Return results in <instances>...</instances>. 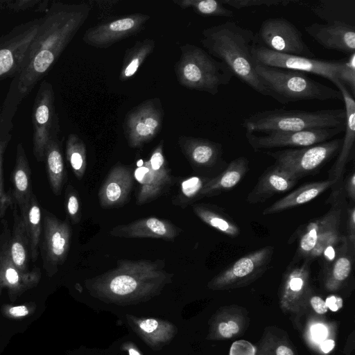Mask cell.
I'll use <instances>...</instances> for the list:
<instances>
[{"instance_id": "bcb514c9", "label": "cell", "mask_w": 355, "mask_h": 355, "mask_svg": "<svg viewBox=\"0 0 355 355\" xmlns=\"http://www.w3.org/2000/svg\"><path fill=\"white\" fill-rule=\"evenodd\" d=\"M94 2L98 6V19L102 21L108 20L116 4L119 3V1L116 0L96 1Z\"/></svg>"}, {"instance_id": "7402d4cb", "label": "cell", "mask_w": 355, "mask_h": 355, "mask_svg": "<svg viewBox=\"0 0 355 355\" xmlns=\"http://www.w3.org/2000/svg\"><path fill=\"white\" fill-rule=\"evenodd\" d=\"M181 232V229L171 221L151 216L117 225L110 231V234L119 238H152L173 241Z\"/></svg>"}, {"instance_id": "8992f818", "label": "cell", "mask_w": 355, "mask_h": 355, "mask_svg": "<svg viewBox=\"0 0 355 355\" xmlns=\"http://www.w3.org/2000/svg\"><path fill=\"white\" fill-rule=\"evenodd\" d=\"M180 59L174 65L178 83L189 89L216 95L221 85H227L234 75L227 65L199 46H180Z\"/></svg>"}, {"instance_id": "7c38bea8", "label": "cell", "mask_w": 355, "mask_h": 355, "mask_svg": "<svg viewBox=\"0 0 355 355\" xmlns=\"http://www.w3.org/2000/svg\"><path fill=\"white\" fill-rule=\"evenodd\" d=\"M164 116L158 98L146 100L130 110L123 125L128 146L139 148L152 141L162 129Z\"/></svg>"}, {"instance_id": "4316f807", "label": "cell", "mask_w": 355, "mask_h": 355, "mask_svg": "<svg viewBox=\"0 0 355 355\" xmlns=\"http://www.w3.org/2000/svg\"><path fill=\"white\" fill-rule=\"evenodd\" d=\"M335 184L334 180L327 178L303 184L266 208L263 215L277 214L309 202Z\"/></svg>"}, {"instance_id": "83f0119b", "label": "cell", "mask_w": 355, "mask_h": 355, "mask_svg": "<svg viewBox=\"0 0 355 355\" xmlns=\"http://www.w3.org/2000/svg\"><path fill=\"white\" fill-rule=\"evenodd\" d=\"M11 195L14 202L20 208L29 201L34 193L31 184V170L21 143L17 146L15 164L11 174Z\"/></svg>"}, {"instance_id": "4fadbf2b", "label": "cell", "mask_w": 355, "mask_h": 355, "mask_svg": "<svg viewBox=\"0 0 355 355\" xmlns=\"http://www.w3.org/2000/svg\"><path fill=\"white\" fill-rule=\"evenodd\" d=\"M43 234L40 247L43 267L49 276L58 270L67 259L71 240V228L67 220H61L47 213L42 224Z\"/></svg>"}, {"instance_id": "cb8c5ba5", "label": "cell", "mask_w": 355, "mask_h": 355, "mask_svg": "<svg viewBox=\"0 0 355 355\" xmlns=\"http://www.w3.org/2000/svg\"><path fill=\"white\" fill-rule=\"evenodd\" d=\"M20 103L11 93H7L0 108V219L3 218L8 209L13 205L12 195L4 188L3 163L7 147L12 139L13 119Z\"/></svg>"}, {"instance_id": "b9f144b4", "label": "cell", "mask_w": 355, "mask_h": 355, "mask_svg": "<svg viewBox=\"0 0 355 355\" xmlns=\"http://www.w3.org/2000/svg\"><path fill=\"white\" fill-rule=\"evenodd\" d=\"M342 82L354 97L355 94V53L345 58L343 70L340 75Z\"/></svg>"}, {"instance_id": "7dc6e473", "label": "cell", "mask_w": 355, "mask_h": 355, "mask_svg": "<svg viewBox=\"0 0 355 355\" xmlns=\"http://www.w3.org/2000/svg\"><path fill=\"white\" fill-rule=\"evenodd\" d=\"M239 331V327L234 321H229L227 322H221L218 325V331L220 334L226 338L232 337Z\"/></svg>"}, {"instance_id": "277c9868", "label": "cell", "mask_w": 355, "mask_h": 355, "mask_svg": "<svg viewBox=\"0 0 355 355\" xmlns=\"http://www.w3.org/2000/svg\"><path fill=\"white\" fill-rule=\"evenodd\" d=\"M345 109L319 110L275 108L259 111L243 119L246 132H295L311 129L345 128Z\"/></svg>"}, {"instance_id": "44dd1931", "label": "cell", "mask_w": 355, "mask_h": 355, "mask_svg": "<svg viewBox=\"0 0 355 355\" xmlns=\"http://www.w3.org/2000/svg\"><path fill=\"white\" fill-rule=\"evenodd\" d=\"M306 32L324 48L349 55L355 53V26L342 21L313 23Z\"/></svg>"}, {"instance_id": "f35d334b", "label": "cell", "mask_w": 355, "mask_h": 355, "mask_svg": "<svg viewBox=\"0 0 355 355\" xmlns=\"http://www.w3.org/2000/svg\"><path fill=\"white\" fill-rule=\"evenodd\" d=\"M353 259L349 250L339 254L331 264L329 280L331 284H339L350 275Z\"/></svg>"}, {"instance_id": "484cf974", "label": "cell", "mask_w": 355, "mask_h": 355, "mask_svg": "<svg viewBox=\"0 0 355 355\" xmlns=\"http://www.w3.org/2000/svg\"><path fill=\"white\" fill-rule=\"evenodd\" d=\"M249 170V161L239 157L231 161L219 174L211 178L201 192V197H213L236 186Z\"/></svg>"}, {"instance_id": "30bf717a", "label": "cell", "mask_w": 355, "mask_h": 355, "mask_svg": "<svg viewBox=\"0 0 355 355\" xmlns=\"http://www.w3.org/2000/svg\"><path fill=\"white\" fill-rule=\"evenodd\" d=\"M252 55L254 63L311 73L322 76L333 83L336 80H340V75L345 60V58L338 60H327L279 53L256 42L252 49Z\"/></svg>"}, {"instance_id": "7bdbcfd3", "label": "cell", "mask_w": 355, "mask_h": 355, "mask_svg": "<svg viewBox=\"0 0 355 355\" xmlns=\"http://www.w3.org/2000/svg\"><path fill=\"white\" fill-rule=\"evenodd\" d=\"M35 303L30 302L19 305H4L2 307V313L5 317L12 319H19L28 316L35 311Z\"/></svg>"}, {"instance_id": "9c48e42d", "label": "cell", "mask_w": 355, "mask_h": 355, "mask_svg": "<svg viewBox=\"0 0 355 355\" xmlns=\"http://www.w3.org/2000/svg\"><path fill=\"white\" fill-rule=\"evenodd\" d=\"M41 19L21 23L0 36V81L14 78L24 68Z\"/></svg>"}, {"instance_id": "ab89813d", "label": "cell", "mask_w": 355, "mask_h": 355, "mask_svg": "<svg viewBox=\"0 0 355 355\" xmlns=\"http://www.w3.org/2000/svg\"><path fill=\"white\" fill-rule=\"evenodd\" d=\"M65 207L71 223L78 224L81 220L80 201L77 191L71 184L65 190Z\"/></svg>"}, {"instance_id": "db71d44e", "label": "cell", "mask_w": 355, "mask_h": 355, "mask_svg": "<svg viewBox=\"0 0 355 355\" xmlns=\"http://www.w3.org/2000/svg\"><path fill=\"white\" fill-rule=\"evenodd\" d=\"M49 0H40V3L36 6L35 11L37 12H46L49 8Z\"/></svg>"}, {"instance_id": "f1b7e54d", "label": "cell", "mask_w": 355, "mask_h": 355, "mask_svg": "<svg viewBox=\"0 0 355 355\" xmlns=\"http://www.w3.org/2000/svg\"><path fill=\"white\" fill-rule=\"evenodd\" d=\"M13 225L9 238L11 259L21 272L29 271L30 245L24 222L16 206H13Z\"/></svg>"}, {"instance_id": "ac0fdd59", "label": "cell", "mask_w": 355, "mask_h": 355, "mask_svg": "<svg viewBox=\"0 0 355 355\" xmlns=\"http://www.w3.org/2000/svg\"><path fill=\"white\" fill-rule=\"evenodd\" d=\"M274 254L273 246H265L234 261L218 275L210 284L222 287L244 284L261 275L270 266Z\"/></svg>"}, {"instance_id": "3957f363", "label": "cell", "mask_w": 355, "mask_h": 355, "mask_svg": "<svg viewBox=\"0 0 355 355\" xmlns=\"http://www.w3.org/2000/svg\"><path fill=\"white\" fill-rule=\"evenodd\" d=\"M200 42L212 57L225 63L234 76L259 94L269 96L255 71L252 49L255 34L235 21L223 24L204 29Z\"/></svg>"}, {"instance_id": "6f0895ef", "label": "cell", "mask_w": 355, "mask_h": 355, "mask_svg": "<svg viewBox=\"0 0 355 355\" xmlns=\"http://www.w3.org/2000/svg\"><path fill=\"white\" fill-rule=\"evenodd\" d=\"M6 8V0H0V12Z\"/></svg>"}, {"instance_id": "5b68a950", "label": "cell", "mask_w": 355, "mask_h": 355, "mask_svg": "<svg viewBox=\"0 0 355 355\" xmlns=\"http://www.w3.org/2000/svg\"><path fill=\"white\" fill-rule=\"evenodd\" d=\"M255 71L269 96L282 104L303 101L342 99L339 90L309 78L304 72L255 63Z\"/></svg>"}, {"instance_id": "d590c367", "label": "cell", "mask_w": 355, "mask_h": 355, "mask_svg": "<svg viewBox=\"0 0 355 355\" xmlns=\"http://www.w3.org/2000/svg\"><path fill=\"white\" fill-rule=\"evenodd\" d=\"M65 153L75 176L82 180L87 168V150L85 143L76 134L68 135Z\"/></svg>"}, {"instance_id": "d4e9b609", "label": "cell", "mask_w": 355, "mask_h": 355, "mask_svg": "<svg viewBox=\"0 0 355 355\" xmlns=\"http://www.w3.org/2000/svg\"><path fill=\"white\" fill-rule=\"evenodd\" d=\"M297 181L289 173L274 164L259 178L246 200L250 204L263 202L275 195L288 191Z\"/></svg>"}, {"instance_id": "74e56055", "label": "cell", "mask_w": 355, "mask_h": 355, "mask_svg": "<svg viewBox=\"0 0 355 355\" xmlns=\"http://www.w3.org/2000/svg\"><path fill=\"white\" fill-rule=\"evenodd\" d=\"M210 178L202 176H192L184 180L180 184L179 193L173 203L184 207L202 198V190Z\"/></svg>"}, {"instance_id": "8d00e7d4", "label": "cell", "mask_w": 355, "mask_h": 355, "mask_svg": "<svg viewBox=\"0 0 355 355\" xmlns=\"http://www.w3.org/2000/svg\"><path fill=\"white\" fill-rule=\"evenodd\" d=\"M182 9L191 8L197 14L204 17H232L234 12L216 0H173Z\"/></svg>"}, {"instance_id": "e575fe53", "label": "cell", "mask_w": 355, "mask_h": 355, "mask_svg": "<svg viewBox=\"0 0 355 355\" xmlns=\"http://www.w3.org/2000/svg\"><path fill=\"white\" fill-rule=\"evenodd\" d=\"M350 2L322 0L312 5L311 9L318 17L327 21V23L342 21L352 24L349 18V8H354V6L350 5Z\"/></svg>"}, {"instance_id": "603a6c76", "label": "cell", "mask_w": 355, "mask_h": 355, "mask_svg": "<svg viewBox=\"0 0 355 355\" xmlns=\"http://www.w3.org/2000/svg\"><path fill=\"white\" fill-rule=\"evenodd\" d=\"M131 168L121 164L115 165L107 174L98 193L103 209L123 206L127 201L133 184Z\"/></svg>"}, {"instance_id": "d6986e66", "label": "cell", "mask_w": 355, "mask_h": 355, "mask_svg": "<svg viewBox=\"0 0 355 355\" xmlns=\"http://www.w3.org/2000/svg\"><path fill=\"white\" fill-rule=\"evenodd\" d=\"M334 84L342 95L345 104V135L338 156L329 171L328 179L334 180V187L343 186V173L347 162L351 159L354 151L355 141V101L347 87L339 80Z\"/></svg>"}, {"instance_id": "7a4b0ae2", "label": "cell", "mask_w": 355, "mask_h": 355, "mask_svg": "<svg viewBox=\"0 0 355 355\" xmlns=\"http://www.w3.org/2000/svg\"><path fill=\"white\" fill-rule=\"evenodd\" d=\"M164 260L120 259L116 267L87 281L88 289L98 297L130 302L157 294L171 281Z\"/></svg>"}, {"instance_id": "e0dca14e", "label": "cell", "mask_w": 355, "mask_h": 355, "mask_svg": "<svg viewBox=\"0 0 355 355\" xmlns=\"http://www.w3.org/2000/svg\"><path fill=\"white\" fill-rule=\"evenodd\" d=\"M10 235L7 221L3 220V230L0 234V285L8 289L10 299L14 300L27 290L36 286L42 272L37 267L26 272L16 267L10 255Z\"/></svg>"}, {"instance_id": "2e32d148", "label": "cell", "mask_w": 355, "mask_h": 355, "mask_svg": "<svg viewBox=\"0 0 355 355\" xmlns=\"http://www.w3.org/2000/svg\"><path fill=\"white\" fill-rule=\"evenodd\" d=\"M345 128L311 129L295 132H271L262 135L245 132V137L254 151L276 148H302L330 140Z\"/></svg>"}, {"instance_id": "60d3db41", "label": "cell", "mask_w": 355, "mask_h": 355, "mask_svg": "<svg viewBox=\"0 0 355 355\" xmlns=\"http://www.w3.org/2000/svg\"><path fill=\"white\" fill-rule=\"evenodd\" d=\"M223 4H227L236 9H241L255 6H286L291 3L300 4L301 1L291 0H222Z\"/></svg>"}, {"instance_id": "f907efd6", "label": "cell", "mask_w": 355, "mask_h": 355, "mask_svg": "<svg viewBox=\"0 0 355 355\" xmlns=\"http://www.w3.org/2000/svg\"><path fill=\"white\" fill-rule=\"evenodd\" d=\"M327 329L322 324H316L312 327L311 334L313 339L318 342H320L327 336Z\"/></svg>"}, {"instance_id": "4dcf8cb0", "label": "cell", "mask_w": 355, "mask_h": 355, "mask_svg": "<svg viewBox=\"0 0 355 355\" xmlns=\"http://www.w3.org/2000/svg\"><path fill=\"white\" fill-rule=\"evenodd\" d=\"M61 142L58 137H53L47 144L45 158L49 182L52 192L60 196L67 180Z\"/></svg>"}, {"instance_id": "c3c4849f", "label": "cell", "mask_w": 355, "mask_h": 355, "mask_svg": "<svg viewBox=\"0 0 355 355\" xmlns=\"http://www.w3.org/2000/svg\"><path fill=\"white\" fill-rule=\"evenodd\" d=\"M344 191L347 195V197L351 198L353 202L355 200V173L354 171L346 178L345 183H343Z\"/></svg>"}, {"instance_id": "ba28073f", "label": "cell", "mask_w": 355, "mask_h": 355, "mask_svg": "<svg viewBox=\"0 0 355 355\" xmlns=\"http://www.w3.org/2000/svg\"><path fill=\"white\" fill-rule=\"evenodd\" d=\"M31 121L33 154L37 162H43L48 143L60 132L53 88L46 80L40 83L36 93Z\"/></svg>"}, {"instance_id": "681fc988", "label": "cell", "mask_w": 355, "mask_h": 355, "mask_svg": "<svg viewBox=\"0 0 355 355\" xmlns=\"http://www.w3.org/2000/svg\"><path fill=\"white\" fill-rule=\"evenodd\" d=\"M310 302L316 313L323 314L327 311L328 307L326 302L321 297L313 296L311 298Z\"/></svg>"}, {"instance_id": "1f68e13d", "label": "cell", "mask_w": 355, "mask_h": 355, "mask_svg": "<svg viewBox=\"0 0 355 355\" xmlns=\"http://www.w3.org/2000/svg\"><path fill=\"white\" fill-rule=\"evenodd\" d=\"M194 214L205 223L227 236L234 238L240 234L238 225L220 207L211 204H194Z\"/></svg>"}, {"instance_id": "ffe728a7", "label": "cell", "mask_w": 355, "mask_h": 355, "mask_svg": "<svg viewBox=\"0 0 355 355\" xmlns=\"http://www.w3.org/2000/svg\"><path fill=\"white\" fill-rule=\"evenodd\" d=\"M178 144L184 157L196 168L222 171L227 166L223 159L221 144L207 139L180 136Z\"/></svg>"}, {"instance_id": "52a82bcc", "label": "cell", "mask_w": 355, "mask_h": 355, "mask_svg": "<svg viewBox=\"0 0 355 355\" xmlns=\"http://www.w3.org/2000/svg\"><path fill=\"white\" fill-rule=\"evenodd\" d=\"M343 139L336 138L310 146L268 151L275 164L296 179L315 174L339 152Z\"/></svg>"}, {"instance_id": "9f6ffc18", "label": "cell", "mask_w": 355, "mask_h": 355, "mask_svg": "<svg viewBox=\"0 0 355 355\" xmlns=\"http://www.w3.org/2000/svg\"><path fill=\"white\" fill-rule=\"evenodd\" d=\"M127 350L129 355H141L139 352L135 347H128Z\"/></svg>"}, {"instance_id": "11a10c76", "label": "cell", "mask_w": 355, "mask_h": 355, "mask_svg": "<svg viewBox=\"0 0 355 355\" xmlns=\"http://www.w3.org/2000/svg\"><path fill=\"white\" fill-rule=\"evenodd\" d=\"M277 355H294L293 351L286 346L280 345L276 350Z\"/></svg>"}, {"instance_id": "5bb4252c", "label": "cell", "mask_w": 355, "mask_h": 355, "mask_svg": "<svg viewBox=\"0 0 355 355\" xmlns=\"http://www.w3.org/2000/svg\"><path fill=\"white\" fill-rule=\"evenodd\" d=\"M164 140L153 149L147 161L137 164L133 175L140 184L137 204L144 205L156 199L171 182L170 170L164 155Z\"/></svg>"}, {"instance_id": "f6af8a7d", "label": "cell", "mask_w": 355, "mask_h": 355, "mask_svg": "<svg viewBox=\"0 0 355 355\" xmlns=\"http://www.w3.org/2000/svg\"><path fill=\"white\" fill-rule=\"evenodd\" d=\"M40 0H6V8L12 12L25 11L36 8Z\"/></svg>"}, {"instance_id": "816d5d0a", "label": "cell", "mask_w": 355, "mask_h": 355, "mask_svg": "<svg viewBox=\"0 0 355 355\" xmlns=\"http://www.w3.org/2000/svg\"><path fill=\"white\" fill-rule=\"evenodd\" d=\"M328 308L332 311H336L343 306V300L336 296H330L325 302Z\"/></svg>"}, {"instance_id": "d6a6232c", "label": "cell", "mask_w": 355, "mask_h": 355, "mask_svg": "<svg viewBox=\"0 0 355 355\" xmlns=\"http://www.w3.org/2000/svg\"><path fill=\"white\" fill-rule=\"evenodd\" d=\"M155 43L151 38L137 41L135 44L127 49L122 62L119 79L128 80L137 73L146 59L153 52Z\"/></svg>"}, {"instance_id": "8fae6325", "label": "cell", "mask_w": 355, "mask_h": 355, "mask_svg": "<svg viewBox=\"0 0 355 355\" xmlns=\"http://www.w3.org/2000/svg\"><path fill=\"white\" fill-rule=\"evenodd\" d=\"M255 42L276 53L315 58V54L304 41L302 33L283 17L265 19L255 34Z\"/></svg>"}, {"instance_id": "f5cc1de1", "label": "cell", "mask_w": 355, "mask_h": 355, "mask_svg": "<svg viewBox=\"0 0 355 355\" xmlns=\"http://www.w3.org/2000/svg\"><path fill=\"white\" fill-rule=\"evenodd\" d=\"M335 345V343L332 340H327L322 342L321 344V349L324 353L329 352Z\"/></svg>"}, {"instance_id": "6da1fadb", "label": "cell", "mask_w": 355, "mask_h": 355, "mask_svg": "<svg viewBox=\"0 0 355 355\" xmlns=\"http://www.w3.org/2000/svg\"><path fill=\"white\" fill-rule=\"evenodd\" d=\"M92 3L53 1L31 46L22 70L11 81L9 90L21 101L48 73L89 17Z\"/></svg>"}, {"instance_id": "ee69618b", "label": "cell", "mask_w": 355, "mask_h": 355, "mask_svg": "<svg viewBox=\"0 0 355 355\" xmlns=\"http://www.w3.org/2000/svg\"><path fill=\"white\" fill-rule=\"evenodd\" d=\"M346 228L347 233V241L350 246L352 252L354 251L355 245V207L354 205L347 209Z\"/></svg>"}, {"instance_id": "836d02e7", "label": "cell", "mask_w": 355, "mask_h": 355, "mask_svg": "<svg viewBox=\"0 0 355 355\" xmlns=\"http://www.w3.org/2000/svg\"><path fill=\"white\" fill-rule=\"evenodd\" d=\"M134 323L137 331L148 344H164L174 335L175 327L166 322L148 318L136 319Z\"/></svg>"}, {"instance_id": "f546056e", "label": "cell", "mask_w": 355, "mask_h": 355, "mask_svg": "<svg viewBox=\"0 0 355 355\" xmlns=\"http://www.w3.org/2000/svg\"><path fill=\"white\" fill-rule=\"evenodd\" d=\"M24 224L33 262L37 261L42 234V214L40 203L33 193L28 202L18 208Z\"/></svg>"}, {"instance_id": "9a60e30c", "label": "cell", "mask_w": 355, "mask_h": 355, "mask_svg": "<svg viewBox=\"0 0 355 355\" xmlns=\"http://www.w3.org/2000/svg\"><path fill=\"white\" fill-rule=\"evenodd\" d=\"M150 18V15L139 12L101 21L85 32L83 41L93 47L107 49L139 33Z\"/></svg>"}]
</instances>
